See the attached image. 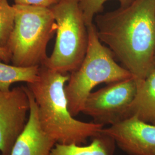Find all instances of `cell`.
Returning <instances> with one entry per match:
<instances>
[{
	"mask_svg": "<svg viewBox=\"0 0 155 155\" xmlns=\"http://www.w3.org/2000/svg\"><path fill=\"white\" fill-rule=\"evenodd\" d=\"M100 41L130 72L137 84L155 69V0H133L95 17Z\"/></svg>",
	"mask_w": 155,
	"mask_h": 155,
	"instance_id": "1",
	"label": "cell"
},
{
	"mask_svg": "<svg viewBox=\"0 0 155 155\" xmlns=\"http://www.w3.org/2000/svg\"><path fill=\"white\" fill-rule=\"evenodd\" d=\"M69 78L68 73L42 65L37 80L26 86L37 104L39 124L45 133L56 143L81 145L90 137L99 136L104 126L82 122L71 115L64 90Z\"/></svg>",
	"mask_w": 155,
	"mask_h": 155,
	"instance_id": "2",
	"label": "cell"
},
{
	"mask_svg": "<svg viewBox=\"0 0 155 155\" xmlns=\"http://www.w3.org/2000/svg\"><path fill=\"white\" fill-rule=\"evenodd\" d=\"M87 30L86 55L77 69L70 73L64 87L68 110L74 117L82 113L86 100L96 86L133 77L127 69L117 63L110 50L102 44L94 23L87 26Z\"/></svg>",
	"mask_w": 155,
	"mask_h": 155,
	"instance_id": "3",
	"label": "cell"
},
{
	"mask_svg": "<svg viewBox=\"0 0 155 155\" xmlns=\"http://www.w3.org/2000/svg\"><path fill=\"white\" fill-rule=\"evenodd\" d=\"M15 25L6 48L11 55L12 65L40 66L48 57L47 48L58 28L53 13L48 8L13 5Z\"/></svg>",
	"mask_w": 155,
	"mask_h": 155,
	"instance_id": "4",
	"label": "cell"
},
{
	"mask_svg": "<svg viewBox=\"0 0 155 155\" xmlns=\"http://www.w3.org/2000/svg\"><path fill=\"white\" fill-rule=\"evenodd\" d=\"M81 0H61L50 8L57 24L56 38L45 66L61 73L76 70L85 56L89 42L87 26Z\"/></svg>",
	"mask_w": 155,
	"mask_h": 155,
	"instance_id": "5",
	"label": "cell"
},
{
	"mask_svg": "<svg viewBox=\"0 0 155 155\" xmlns=\"http://www.w3.org/2000/svg\"><path fill=\"white\" fill-rule=\"evenodd\" d=\"M137 91V83L133 77L108 84L90 94L82 113L95 123L112 125L127 118Z\"/></svg>",
	"mask_w": 155,
	"mask_h": 155,
	"instance_id": "6",
	"label": "cell"
},
{
	"mask_svg": "<svg viewBox=\"0 0 155 155\" xmlns=\"http://www.w3.org/2000/svg\"><path fill=\"white\" fill-rule=\"evenodd\" d=\"M30 102L26 86H17L8 91L0 90V152L11 155L17 139L28 122Z\"/></svg>",
	"mask_w": 155,
	"mask_h": 155,
	"instance_id": "7",
	"label": "cell"
},
{
	"mask_svg": "<svg viewBox=\"0 0 155 155\" xmlns=\"http://www.w3.org/2000/svg\"><path fill=\"white\" fill-rule=\"evenodd\" d=\"M101 133L112 139L129 155H155V125L136 117L104 127Z\"/></svg>",
	"mask_w": 155,
	"mask_h": 155,
	"instance_id": "8",
	"label": "cell"
},
{
	"mask_svg": "<svg viewBox=\"0 0 155 155\" xmlns=\"http://www.w3.org/2000/svg\"><path fill=\"white\" fill-rule=\"evenodd\" d=\"M26 89L30 102L28 122L14 145L11 155H50L56 143L41 129L37 104L27 86Z\"/></svg>",
	"mask_w": 155,
	"mask_h": 155,
	"instance_id": "9",
	"label": "cell"
},
{
	"mask_svg": "<svg viewBox=\"0 0 155 155\" xmlns=\"http://www.w3.org/2000/svg\"><path fill=\"white\" fill-rule=\"evenodd\" d=\"M132 116L155 125V68L137 84V93L127 111V118Z\"/></svg>",
	"mask_w": 155,
	"mask_h": 155,
	"instance_id": "10",
	"label": "cell"
},
{
	"mask_svg": "<svg viewBox=\"0 0 155 155\" xmlns=\"http://www.w3.org/2000/svg\"><path fill=\"white\" fill-rule=\"evenodd\" d=\"M39 67L9 65L0 59V90L8 91L12 84L16 82L33 83L38 78Z\"/></svg>",
	"mask_w": 155,
	"mask_h": 155,
	"instance_id": "11",
	"label": "cell"
},
{
	"mask_svg": "<svg viewBox=\"0 0 155 155\" xmlns=\"http://www.w3.org/2000/svg\"><path fill=\"white\" fill-rule=\"evenodd\" d=\"M106 140L107 136L101 133L93 137V141L86 146L56 143L50 155H109Z\"/></svg>",
	"mask_w": 155,
	"mask_h": 155,
	"instance_id": "12",
	"label": "cell"
},
{
	"mask_svg": "<svg viewBox=\"0 0 155 155\" xmlns=\"http://www.w3.org/2000/svg\"><path fill=\"white\" fill-rule=\"evenodd\" d=\"M15 11L7 0H0V47L6 48L15 25Z\"/></svg>",
	"mask_w": 155,
	"mask_h": 155,
	"instance_id": "13",
	"label": "cell"
},
{
	"mask_svg": "<svg viewBox=\"0 0 155 155\" xmlns=\"http://www.w3.org/2000/svg\"><path fill=\"white\" fill-rule=\"evenodd\" d=\"M109 0H81L80 6L87 26L93 24L94 17L102 11L104 5ZM121 7L129 5L133 0H117Z\"/></svg>",
	"mask_w": 155,
	"mask_h": 155,
	"instance_id": "14",
	"label": "cell"
},
{
	"mask_svg": "<svg viewBox=\"0 0 155 155\" xmlns=\"http://www.w3.org/2000/svg\"><path fill=\"white\" fill-rule=\"evenodd\" d=\"M15 4L48 8L57 4L61 0H14Z\"/></svg>",
	"mask_w": 155,
	"mask_h": 155,
	"instance_id": "15",
	"label": "cell"
},
{
	"mask_svg": "<svg viewBox=\"0 0 155 155\" xmlns=\"http://www.w3.org/2000/svg\"><path fill=\"white\" fill-rule=\"evenodd\" d=\"M0 59L6 63L11 61V55L7 48L0 47Z\"/></svg>",
	"mask_w": 155,
	"mask_h": 155,
	"instance_id": "16",
	"label": "cell"
},
{
	"mask_svg": "<svg viewBox=\"0 0 155 155\" xmlns=\"http://www.w3.org/2000/svg\"></svg>",
	"mask_w": 155,
	"mask_h": 155,
	"instance_id": "17",
	"label": "cell"
}]
</instances>
